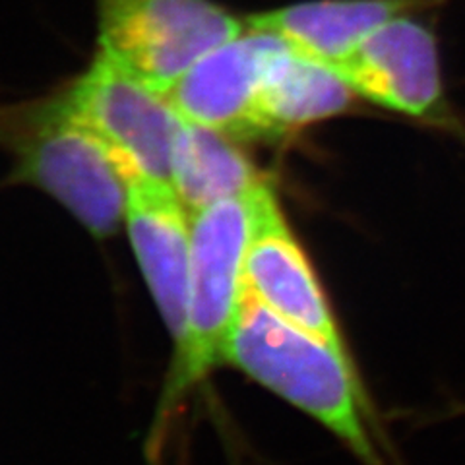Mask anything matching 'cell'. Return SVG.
Here are the masks:
<instances>
[{
  "instance_id": "6da1fadb",
  "label": "cell",
  "mask_w": 465,
  "mask_h": 465,
  "mask_svg": "<svg viewBox=\"0 0 465 465\" xmlns=\"http://www.w3.org/2000/svg\"><path fill=\"white\" fill-rule=\"evenodd\" d=\"M222 362L312 415L367 465H381L347 355L244 295Z\"/></svg>"
},
{
  "instance_id": "7a4b0ae2",
  "label": "cell",
  "mask_w": 465,
  "mask_h": 465,
  "mask_svg": "<svg viewBox=\"0 0 465 465\" xmlns=\"http://www.w3.org/2000/svg\"><path fill=\"white\" fill-rule=\"evenodd\" d=\"M0 148L14 159L8 183L47 193L97 239L124 220L126 181L121 163L84 126L61 92L0 107Z\"/></svg>"
},
{
  "instance_id": "3957f363",
  "label": "cell",
  "mask_w": 465,
  "mask_h": 465,
  "mask_svg": "<svg viewBox=\"0 0 465 465\" xmlns=\"http://www.w3.org/2000/svg\"><path fill=\"white\" fill-rule=\"evenodd\" d=\"M260 186L191 213L193 258L186 328L181 343L174 347L159 401V429L188 391L222 362L225 340L244 297L242 270L254 229Z\"/></svg>"
},
{
  "instance_id": "277c9868",
  "label": "cell",
  "mask_w": 465,
  "mask_h": 465,
  "mask_svg": "<svg viewBox=\"0 0 465 465\" xmlns=\"http://www.w3.org/2000/svg\"><path fill=\"white\" fill-rule=\"evenodd\" d=\"M99 49L157 92L246 22L212 0H97Z\"/></svg>"
},
{
  "instance_id": "5b68a950",
  "label": "cell",
  "mask_w": 465,
  "mask_h": 465,
  "mask_svg": "<svg viewBox=\"0 0 465 465\" xmlns=\"http://www.w3.org/2000/svg\"><path fill=\"white\" fill-rule=\"evenodd\" d=\"M76 119L121 163L171 183V155L183 119L167 97L99 49L84 74L61 92Z\"/></svg>"
},
{
  "instance_id": "8992f818",
  "label": "cell",
  "mask_w": 465,
  "mask_h": 465,
  "mask_svg": "<svg viewBox=\"0 0 465 465\" xmlns=\"http://www.w3.org/2000/svg\"><path fill=\"white\" fill-rule=\"evenodd\" d=\"M357 97L410 116L454 128L446 99L439 41L420 16H403L376 29L331 66Z\"/></svg>"
},
{
  "instance_id": "52a82bcc",
  "label": "cell",
  "mask_w": 465,
  "mask_h": 465,
  "mask_svg": "<svg viewBox=\"0 0 465 465\" xmlns=\"http://www.w3.org/2000/svg\"><path fill=\"white\" fill-rule=\"evenodd\" d=\"M285 41L246 25L212 49L162 92L181 119L235 140L262 138L260 101L266 72Z\"/></svg>"
},
{
  "instance_id": "ba28073f",
  "label": "cell",
  "mask_w": 465,
  "mask_h": 465,
  "mask_svg": "<svg viewBox=\"0 0 465 465\" xmlns=\"http://www.w3.org/2000/svg\"><path fill=\"white\" fill-rule=\"evenodd\" d=\"M244 295L345 355L324 289L270 181L260 186L242 270Z\"/></svg>"
},
{
  "instance_id": "9c48e42d",
  "label": "cell",
  "mask_w": 465,
  "mask_h": 465,
  "mask_svg": "<svg viewBox=\"0 0 465 465\" xmlns=\"http://www.w3.org/2000/svg\"><path fill=\"white\" fill-rule=\"evenodd\" d=\"M124 222L138 266L177 347L184 336L191 287L193 215L169 181L123 169Z\"/></svg>"
},
{
  "instance_id": "30bf717a",
  "label": "cell",
  "mask_w": 465,
  "mask_h": 465,
  "mask_svg": "<svg viewBox=\"0 0 465 465\" xmlns=\"http://www.w3.org/2000/svg\"><path fill=\"white\" fill-rule=\"evenodd\" d=\"M450 0H307L252 14L246 25L282 37L287 45L336 66L391 20L420 16Z\"/></svg>"
},
{
  "instance_id": "8fae6325",
  "label": "cell",
  "mask_w": 465,
  "mask_h": 465,
  "mask_svg": "<svg viewBox=\"0 0 465 465\" xmlns=\"http://www.w3.org/2000/svg\"><path fill=\"white\" fill-rule=\"evenodd\" d=\"M355 94L331 66L285 45L266 72L260 101L262 138H283L345 113Z\"/></svg>"
},
{
  "instance_id": "7c38bea8",
  "label": "cell",
  "mask_w": 465,
  "mask_h": 465,
  "mask_svg": "<svg viewBox=\"0 0 465 465\" xmlns=\"http://www.w3.org/2000/svg\"><path fill=\"white\" fill-rule=\"evenodd\" d=\"M264 181L235 138L183 119L173 143L171 186L188 212L251 193Z\"/></svg>"
}]
</instances>
